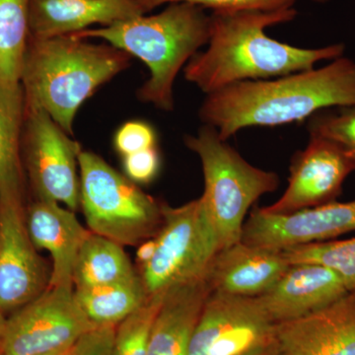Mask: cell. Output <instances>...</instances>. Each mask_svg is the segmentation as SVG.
Returning a JSON list of instances; mask_svg holds the SVG:
<instances>
[{
    "label": "cell",
    "mask_w": 355,
    "mask_h": 355,
    "mask_svg": "<svg viewBox=\"0 0 355 355\" xmlns=\"http://www.w3.org/2000/svg\"><path fill=\"white\" fill-rule=\"evenodd\" d=\"M296 15L293 7L270 12H212L207 49L189 60L184 78L209 95L231 84L306 71L321 60L343 57V44L302 49L266 36V27L289 22Z\"/></svg>",
    "instance_id": "obj_1"
},
{
    "label": "cell",
    "mask_w": 355,
    "mask_h": 355,
    "mask_svg": "<svg viewBox=\"0 0 355 355\" xmlns=\"http://www.w3.org/2000/svg\"><path fill=\"white\" fill-rule=\"evenodd\" d=\"M355 105V62L340 57L318 69L242 81L207 95L198 116L228 140L242 128L277 127L324 109Z\"/></svg>",
    "instance_id": "obj_2"
},
{
    "label": "cell",
    "mask_w": 355,
    "mask_h": 355,
    "mask_svg": "<svg viewBox=\"0 0 355 355\" xmlns=\"http://www.w3.org/2000/svg\"><path fill=\"white\" fill-rule=\"evenodd\" d=\"M130 57L112 44L74 35L29 37L20 84L26 108L43 110L69 135L77 112L96 91L128 69Z\"/></svg>",
    "instance_id": "obj_3"
},
{
    "label": "cell",
    "mask_w": 355,
    "mask_h": 355,
    "mask_svg": "<svg viewBox=\"0 0 355 355\" xmlns=\"http://www.w3.org/2000/svg\"><path fill=\"white\" fill-rule=\"evenodd\" d=\"M160 13L137 16L109 26L76 33L83 39H100L139 58L149 69L140 86V102L162 111L175 108L174 83L182 67L207 44L211 18L202 7L176 2Z\"/></svg>",
    "instance_id": "obj_4"
},
{
    "label": "cell",
    "mask_w": 355,
    "mask_h": 355,
    "mask_svg": "<svg viewBox=\"0 0 355 355\" xmlns=\"http://www.w3.org/2000/svg\"><path fill=\"white\" fill-rule=\"evenodd\" d=\"M184 141L202 161L205 191L200 198L221 250L225 249L241 241L248 210L279 188V175L250 164L210 125H203L197 135H186Z\"/></svg>",
    "instance_id": "obj_5"
},
{
    "label": "cell",
    "mask_w": 355,
    "mask_h": 355,
    "mask_svg": "<svg viewBox=\"0 0 355 355\" xmlns=\"http://www.w3.org/2000/svg\"><path fill=\"white\" fill-rule=\"evenodd\" d=\"M80 207L89 230L121 246L155 237L162 225V205L92 151L78 158Z\"/></svg>",
    "instance_id": "obj_6"
},
{
    "label": "cell",
    "mask_w": 355,
    "mask_h": 355,
    "mask_svg": "<svg viewBox=\"0 0 355 355\" xmlns=\"http://www.w3.org/2000/svg\"><path fill=\"white\" fill-rule=\"evenodd\" d=\"M162 214V225L155 236V254L141 266L140 277L147 297L163 296L207 277L221 250L202 198L178 207L163 203Z\"/></svg>",
    "instance_id": "obj_7"
},
{
    "label": "cell",
    "mask_w": 355,
    "mask_h": 355,
    "mask_svg": "<svg viewBox=\"0 0 355 355\" xmlns=\"http://www.w3.org/2000/svg\"><path fill=\"white\" fill-rule=\"evenodd\" d=\"M80 144L43 110L26 108L22 162L36 200H51L76 211L80 207Z\"/></svg>",
    "instance_id": "obj_8"
},
{
    "label": "cell",
    "mask_w": 355,
    "mask_h": 355,
    "mask_svg": "<svg viewBox=\"0 0 355 355\" xmlns=\"http://www.w3.org/2000/svg\"><path fill=\"white\" fill-rule=\"evenodd\" d=\"M74 286H49L6 320L1 355H44L71 347L96 326L79 306Z\"/></svg>",
    "instance_id": "obj_9"
},
{
    "label": "cell",
    "mask_w": 355,
    "mask_h": 355,
    "mask_svg": "<svg viewBox=\"0 0 355 355\" xmlns=\"http://www.w3.org/2000/svg\"><path fill=\"white\" fill-rule=\"evenodd\" d=\"M275 323L258 297L212 291L191 336L188 355H243L270 345Z\"/></svg>",
    "instance_id": "obj_10"
},
{
    "label": "cell",
    "mask_w": 355,
    "mask_h": 355,
    "mask_svg": "<svg viewBox=\"0 0 355 355\" xmlns=\"http://www.w3.org/2000/svg\"><path fill=\"white\" fill-rule=\"evenodd\" d=\"M23 197L0 200V312H15L50 286L51 270L37 253Z\"/></svg>",
    "instance_id": "obj_11"
},
{
    "label": "cell",
    "mask_w": 355,
    "mask_h": 355,
    "mask_svg": "<svg viewBox=\"0 0 355 355\" xmlns=\"http://www.w3.org/2000/svg\"><path fill=\"white\" fill-rule=\"evenodd\" d=\"M289 171L286 191L277 202L263 207L266 211L288 214L336 202L355 164L335 142L310 135L307 146L292 158Z\"/></svg>",
    "instance_id": "obj_12"
},
{
    "label": "cell",
    "mask_w": 355,
    "mask_h": 355,
    "mask_svg": "<svg viewBox=\"0 0 355 355\" xmlns=\"http://www.w3.org/2000/svg\"><path fill=\"white\" fill-rule=\"evenodd\" d=\"M355 231V200L333 202L288 214L256 207L245 222L242 241L284 251L288 248L324 242Z\"/></svg>",
    "instance_id": "obj_13"
},
{
    "label": "cell",
    "mask_w": 355,
    "mask_h": 355,
    "mask_svg": "<svg viewBox=\"0 0 355 355\" xmlns=\"http://www.w3.org/2000/svg\"><path fill=\"white\" fill-rule=\"evenodd\" d=\"M270 355H355V291L323 309L275 324Z\"/></svg>",
    "instance_id": "obj_14"
},
{
    "label": "cell",
    "mask_w": 355,
    "mask_h": 355,
    "mask_svg": "<svg viewBox=\"0 0 355 355\" xmlns=\"http://www.w3.org/2000/svg\"><path fill=\"white\" fill-rule=\"evenodd\" d=\"M349 293L340 277L318 263H295L259 296L273 323L292 321L323 309Z\"/></svg>",
    "instance_id": "obj_15"
},
{
    "label": "cell",
    "mask_w": 355,
    "mask_h": 355,
    "mask_svg": "<svg viewBox=\"0 0 355 355\" xmlns=\"http://www.w3.org/2000/svg\"><path fill=\"white\" fill-rule=\"evenodd\" d=\"M291 266L282 251L241 240L219 251L207 279L214 292L259 297L270 291Z\"/></svg>",
    "instance_id": "obj_16"
},
{
    "label": "cell",
    "mask_w": 355,
    "mask_h": 355,
    "mask_svg": "<svg viewBox=\"0 0 355 355\" xmlns=\"http://www.w3.org/2000/svg\"><path fill=\"white\" fill-rule=\"evenodd\" d=\"M25 218L33 244L48 251L53 260L49 286H73L76 259L91 231L74 211L51 200H35L25 209Z\"/></svg>",
    "instance_id": "obj_17"
},
{
    "label": "cell",
    "mask_w": 355,
    "mask_h": 355,
    "mask_svg": "<svg viewBox=\"0 0 355 355\" xmlns=\"http://www.w3.org/2000/svg\"><path fill=\"white\" fill-rule=\"evenodd\" d=\"M142 14L137 0H30V37L67 36Z\"/></svg>",
    "instance_id": "obj_18"
},
{
    "label": "cell",
    "mask_w": 355,
    "mask_h": 355,
    "mask_svg": "<svg viewBox=\"0 0 355 355\" xmlns=\"http://www.w3.org/2000/svg\"><path fill=\"white\" fill-rule=\"evenodd\" d=\"M211 292L207 275L166 292L151 329L147 355H188L191 336Z\"/></svg>",
    "instance_id": "obj_19"
},
{
    "label": "cell",
    "mask_w": 355,
    "mask_h": 355,
    "mask_svg": "<svg viewBox=\"0 0 355 355\" xmlns=\"http://www.w3.org/2000/svg\"><path fill=\"white\" fill-rule=\"evenodd\" d=\"M25 113V97L21 84L0 83V200L23 197Z\"/></svg>",
    "instance_id": "obj_20"
},
{
    "label": "cell",
    "mask_w": 355,
    "mask_h": 355,
    "mask_svg": "<svg viewBox=\"0 0 355 355\" xmlns=\"http://www.w3.org/2000/svg\"><path fill=\"white\" fill-rule=\"evenodd\" d=\"M139 277L119 243L91 232L76 259L74 288H87L125 282Z\"/></svg>",
    "instance_id": "obj_21"
},
{
    "label": "cell",
    "mask_w": 355,
    "mask_h": 355,
    "mask_svg": "<svg viewBox=\"0 0 355 355\" xmlns=\"http://www.w3.org/2000/svg\"><path fill=\"white\" fill-rule=\"evenodd\" d=\"M74 293L79 306L96 326H116L148 298L140 275L116 284L74 288Z\"/></svg>",
    "instance_id": "obj_22"
},
{
    "label": "cell",
    "mask_w": 355,
    "mask_h": 355,
    "mask_svg": "<svg viewBox=\"0 0 355 355\" xmlns=\"http://www.w3.org/2000/svg\"><path fill=\"white\" fill-rule=\"evenodd\" d=\"M30 0H0V83L20 84L29 42Z\"/></svg>",
    "instance_id": "obj_23"
},
{
    "label": "cell",
    "mask_w": 355,
    "mask_h": 355,
    "mask_svg": "<svg viewBox=\"0 0 355 355\" xmlns=\"http://www.w3.org/2000/svg\"><path fill=\"white\" fill-rule=\"evenodd\" d=\"M291 265L318 263L335 272L349 292L355 291V238L311 243L282 251Z\"/></svg>",
    "instance_id": "obj_24"
},
{
    "label": "cell",
    "mask_w": 355,
    "mask_h": 355,
    "mask_svg": "<svg viewBox=\"0 0 355 355\" xmlns=\"http://www.w3.org/2000/svg\"><path fill=\"white\" fill-rule=\"evenodd\" d=\"M162 298H147L141 307L116 324L112 355H147L149 336Z\"/></svg>",
    "instance_id": "obj_25"
},
{
    "label": "cell",
    "mask_w": 355,
    "mask_h": 355,
    "mask_svg": "<svg viewBox=\"0 0 355 355\" xmlns=\"http://www.w3.org/2000/svg\"><path fill=\"white\" fill-rule=\"evenodd\" d=\"M310 135L335 142L349 154L355 164V105L336 112H318L308 123Z\"/></svg>",
    "instance_id": "obj_26"
},
{
    "label": "cell",
    "mask_w": 355,
    "mask_h": 355,
    "mask_svg": "<svg viewBox=\"0 0 355 355\" xmlns=\"http://www.w3.org/2000/svg\"><path fill=\"white\" fill-rule=\"evenodd\" d=\"M144 14L164 4L176 2H188L203 9H212L214 12H231V11L258 10L277 11L293 7L296 0H137Z\"/></svg>",
    "instance_id": "obj_27"
},
{
    "label": "cell",
    "mask_w": 355,
    "mask_h": 355,
    "mask_svg": "<svg viewBox=\"0 0 355 355\" xmlns=\"http://www.w3.org/2000/svg\"><path fill=\"white\" fill-rule=\"evenodd\" d=\"M157 146L153 125L144 121H130L121 125L114 135V147L121 156L139 153Z\"/></svg>",
    "instance_id": "obj_28"
},
{
    "label": "cell",
    "mask_w": 355,
    "mask_h": 355,
    "mask_svg": "<svg viewBox=\"0 0 355 355\" xmlns=\"http://www.w3.org/2000/svg\"><path fill=\"white\" fill-rule=\"evenodd\" d=\"M125 176L135 184H149L157 176L161 166L157 146L123 156Z\"/></svg>",
    "instance_id": "obj_29"
},
{
    "label": "cell",
    "mask_w": 355,
    "mask_h": 355,
    "mask_svg": "<svg viewBox=\"0 0 355 355\" xmlns=\"http://www.w3.org/2000/svg\"><path fill=\"white\" fill-rule=\"evenodd\" d=\"M116 327L114 324L95 327L74 343L70 355H112Z\"/></svg>",
    "instance_id": "obj_30"
},
{
    "label": "cell",
    "mask_w": 355,
    "mask_h": 355,
    "mask_svg": "<svg viewBox=\"0 0 355 355\" xmlns=\"http://www.w3.org/2000/svg\"><path fill=\"white\" fill-rule=\"evenodd\" d=\"M156 252V239L155 237L150 238L146 241L139 244L137 252V261L141 266H146L149 261L153 260Z\"/></svg>",
    "instance_id": "obj_31"
},
{
    "label": "cell",
    "mask_w": 355,
    "mask_h": 355,
    "mask_svg": "<svg viewBox=\"0 0 355 355\" xmlns=\"http://www.w3.org/2000/svg\"><path fill=\"white\" fill-rule=\"evenodd\" d=\"M243 355H270V345H266V347H261V349L253 350V352H248V354Z\"/></svg>",
    "instance_id": "obj_32"
},
{
    "label": "cell",
    "mask_w": 355,
    "mask_h": 355,
    "mask_svg": "<svg viewBox=\"0 0 355 355\" xmlns=\"http://www.w3.org/2000/svg\"><path fill=\"white\" fill-rule=\"evenodd\" d=\"M6 315L0 312V342H1L2 336H3L4 329H6Z\"/></svg>",
    "instance_id": "obj_33"
},
{
    "label": "cell",
    "mask_w": 355,
    "mask_h": 355,
    "mask_svg": "<svg viewBox=\"0 0 355 355\" xmlns=\"http://www.w3.org/2000/svg\"><path fill=\"white\" fill-rule=\"evenodd\" d=\"M73 345H72V347H73ZM72 347H69V349L58 350V352H51V354H46L44 355H70V354H71Z\"/></svg>",
    "instance_id": "obj_34"
},
{
    "label": "cell",
    "mask_w": 355,
    "mask_h": 355,
    "mask_svg": "<svg viewBox=\"0 0 355 355\" xmlns=\"http://www.w3.org/2000/svg\"><path fill=\"white\" fill-rule=\"evenodd\" d=\"M314 1H318V2H326V1H328V0H314Z\"/></svg>",
    "instance_id": "obj_35"
},
{
    "label": "cell",
    "mask_w": 355,
    "mask_h": 355,
    "mask_svg": "<svg viewBox=\"0 0 355 355\" xmlns=\"http://www.w3.org/2000/svg\"><path fill=\"white\" fill-rule=\"evenodd\" d=\"M0 355H1V342H0Z\"/></svg>",
    "instance_id": "obj_36"
}]
</instances>
